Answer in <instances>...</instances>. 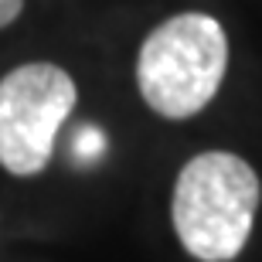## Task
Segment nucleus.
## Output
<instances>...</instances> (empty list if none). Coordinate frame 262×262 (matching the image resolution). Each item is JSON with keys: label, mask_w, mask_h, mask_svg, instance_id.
Wrapping results in <instances>:
<instances>
[{"label": "nucleus", "mask_w": 262, "mask_h": 262, "mask_svg": "<svg viewBox=\"0 0 262 262\" xmlns=\"http://www.w3.org/2000/svg\"><path fill=\"white\" fill-rule=\"evenodd\" d=\"M259 208V177L242 157H194L174 184V228L191 255L204 262H228L242 252Z\"/></svg>", "instance_id": "obj_1"}, {"label": "nucleus", "mask_w": 262, "mask_h": 262, "mask_svg": "<svg viewBox=\"0 0 262 262\" xmlns=\"http://www.w3.org/2000/svg\"><path fill=\"white\" fill-rule=\"evenodd\" d=\"M228 65L222 24L208 14H177L143 41L136 85L154 113L187 119L214 99Z\"/></svg>", "instance_id": "obj_2"}, {"label": "nucleus", "mask_w": 262, "mask_h": 262, "mask_svg": "<svg viewBox=\"0 0 262 262\" xmlns=\"http://www.w3.org/2000/svg\"><path fill=\"white\" fill-rule=\"evenodd\" d=\"M75 109V82L51 61H31L0 78V164L31 177L45 170L55 136Z\"/></svg>", "instance_id": "obj_3"}, {"label": "nucleus", "mask_w": 262, "mask_h": 262, "mask_svg": "<svg viewBox=\"0 0 262 262\" xmlns=\"http://www.w3.org/2000/svg\"><path fill=\"white\" fill-rule=\"evenodd\" d=\"M106 154V136L99 133L96 126H82L72 140V157L78 164H96L99 157Z\"/></svg>", "instance_id": "obj_4"}, {"label": "nucleus", "mask_w": 262, "mask_h": 262, "mask_svg": "<svg viewBox=\"0 0 262 262\" xmlns=\"http://www.w3.org/2000/svg\"><path fill=\"white\" fill-rule=\"evenodd\" d=\"M20 7H24V0H0V28L14 24L17 14H20Z\"/></svg>", "instance_id": "obj_5"}]
</instances>
